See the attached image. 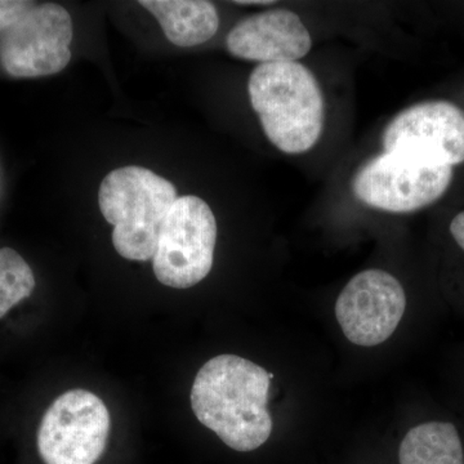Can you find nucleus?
<instances>
[{"label": "nucleus", "instance_id": "1", "mask_svg": "<svg viewBox=\"0 0 464 464\" xmlns=\"http://www.w3.org/2000/svg\"><path fill=\"white\" fill-rule=\"evenodd\" d=\"M273 378V373L244 357H213L195 377L192 411L228 448L256 450L273 432L267 409Z\"/></svg>", "mask_w": 464, "mask_h": 464}, {"label": "nucleus", "instance_id": "2", "mask_svg": "<svg viewBox=\"0 0 464 464\" xmlns=\"http://www.w3.org/2000/svg\"><path fill=\"white\" fill-rule=\"evenodd\" d=\"M250 103L268 141L285 154H304L323 133L324 97L315 75L299 63H262L248 82Z\"/></svg>", "mask_w": 464, "mask_h": 464}, {"label": "nucleus", "instance_id": "3", "mask_svg": "<svg viewBox=\"0 0 464 464\" xmlns=\"http://www.w3.org/2000/svg\"><path fill=\"white\" fill-rule=\"evenodd\" d=\"M179 199L173 183L142 167L110 172L99 191L101 213L114 226L111 239L121 257L149 261L157 252L159 234Z\"/></svg>", "mask_w": 464, "mask_h": 464}, {"label": "nucleus", "instance_id": "4", "mask_svg": "<svg viewBox=\"0 0 464 464\" xmlns=\"http://www.w3.org/2000/svg\"><path fill=\"white\" fill-rule=\"evenodd\" d=\"M217 222L207 201L179 198L159 234L152 270L159 282L174 289L197 285L209 275L215 259Z\"/></svg>", "mask_w": 464, "mask_h": 464}, {"label": "nucleus", "instance_id": "5", "mask_svg": "<svg viewBox=\"0 0 464 464\" xmlns=\"http://www.w3.org/2000/svg\"><path fill=\"white\" fill-rule=\"evenodd\" d=\"M110 413L87 390H72L54 400L38 430V451L45 464H94L108 444Z\"/></svg>", "mask_w": 464, "mask_h": 464}, {"label": "nucleus", "instance_id": "6", "mask_svg": "<svg viewBox=\"0 0 464 464\" xmlns=\"http://www.w3.org/2000/svg\"><path fill=\"white\" fill-rule=\"evenodd\" d=\"M453 168L430 166L383 152L362 164L353 179V195L375 209L411 213L431 206L447 192Z\"/></svg>", "mask_w": 464, "mask_h": 464}, {"label": "nucleus", "instance_id": "7", "mask_svg": "<svg viewBox=\"0 0 464 464\" xmlns=\"http://www.w3.org/2000/svg\"><path fill=\"white\" fill-rule=\"evenodd\" d=\"M72 20L56 3L34 5L0 39V63L14 78H41L63 72L70 60Z\"/></svg>", "mask_w": 464, "mask_h": 464}, {"label": "nucleus", "instance_id": "8", "mask_svg": "<svg viewBox=\"0 0 464 464\" xmlns=\"http://www.w3.org/2000/svg\"><path fill=\"white\" fill-rule=\"evenodd\" d=\"M384 152L430 166L464 163V110L449 101H426L402 110L382 136Z\"/></svg>", "mask_w": 464, "mask_h": 464}, {"label": "nucleus", "instance_id": "9", "mask_svg": "<svg viewBox=\"0 0 464 464\" xmlns=\"http://www.w3.org/2000/svg\"><path fill=\"white\" fill-rule=\"evenodd\" d=\"M402 284L387 271L355 275L335 302V317L348 341L374 347L389 340L406 311Z\"/></svg>", "mask_w": 464, "mask_h": 464}, {"label": "nucleus", "instance_id": "10", "mask_svg": "<svg viewBox=\"0 0 464 464\" xmlns=\"http://www.w3.org/2000/svg\"><path fill=\"white\" fill-rule=\"evenodd\" d=\"M232 56L262 63H298L313 47L310 33L297 14L277 8L253 14L228 33Z\"/></svg>", "mask_w": 464, "mask_h": 464}, {"label": "nucleus", "instance_id": "11", "mask_svg": "<svg viewBox=\"0 0 464 464\" xmlns=\"http://www.w3.org/2000/svg\"><path fill=\"white\" fill-rule=\"evenodd\" d=\"M140 5L157 18L168 41L177 47L203 44L218 30V12L206 0H141Z\"/></svg>", "mask_w": 464, "mask_h": 464}, {"label": "nucleus", "instance_id": "12", "mask_svg": "<svg viewBox=\"0 0 464 464\" xmlns=\"http://www.w3.org/2000/svg\"><path fill=\"white\" fill-rule=\"evenodd\" d=\"M400 464H464V436L453 420H429L411 427L399 448Z\"/></svg>", "mask_w": 464, "mask_h": 464}, {"label": "nucleus", "instance_id": "13", "mask_svg": "<svg viewBox=\"0 0 464 464\" xmlns=\"http://www.w3.org/2000/svg\"><path fill=\"white\" fill-rule=\"evenodd\" d=\"M34 289L35 276L25 259L16 250L0 249V319L30 297Z\"/></svg>", "mask_w": 464, "mask_h": 464}, {"label": "nucleus", "instance_id": "14", "mask_svg": "<svg viewBox=\"0 0 464 464\" xmlns=\"http://www.w3.org/2000/svg\"><path fill=\"white\" fill-rule=\"evenodd\" d=\"M34 5L35 3L27 0H0V33L7 32Z\"/></svg>", "mask_w": 464, "mask_h": 464}, {"label": "nucleus", "instance_id": "15", "mask_svg": "<svg viewBox=\"0 0 464 464\" xmlns=\"http://www.w3.org/2000/svg\"><path fill=\"white\" fill-rule=\"evenodd\" d=\"M449 234L458 248L464 253V210L451 219L450 225H449Z\"/></svg>", "mask_w": 464, "mask_h": 464}, {"label": "nucleus", "instance_id": "16", "mask_svg": "<svg viewBox=\"0 0 464 464\" xmlns=\"http://www.w3.org/2000/svg\"><path fill=\"white\" fill-rule=\"evenodd\" d=\"M237 3V5H274V2H270V0H253V2H250V0H246V2H235Z\"/></svg>", "mask_w": 464, "mask_h": 464}]
</instances>
